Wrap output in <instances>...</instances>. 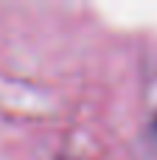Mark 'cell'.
I'll list each match as a JSON object with an SVG mask.
<instances>
[{
	"label": "cell",
	"mask_w": 157,
	"mask_h": 160,
	"mask_svg": "<svg viewBox=\"0 0 157 160\" xmlns=\"http://www.w3.org/2000/svg\"><path fill=\"white\" fill-rule=\"evenodd\" d=\"M152 135L157 138V115H155V124H152Z\"/></svg>",
	"instance_id": "cell-1"
}]
</instances>
